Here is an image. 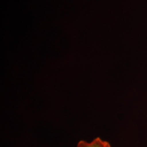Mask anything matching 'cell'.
<instances>
[{
    "mask_svg": "<svg viewBox=\"0 0 147 147\" xmlns=\"http://www.w3.org/2000/svg\"><path fill=\"white\" fill-rule=\"evenodd\" d=\"M77 147H111V145L107 141L103 140L97 137L90 142L84 140L79 141Z\"/></svg>",
    "mask_w": 147,
    "mask_h": 147,
    "instance_id": "1",
    "label": "cell"
}]
</instances>
